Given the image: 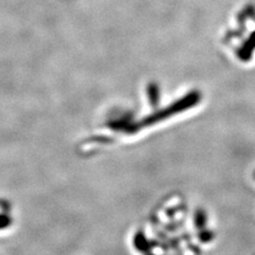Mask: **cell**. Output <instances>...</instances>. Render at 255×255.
Segmentation results:
<instances>
[{"label": "cell", "instance_id": "5b68a950", "mask_svg": "<svg viewBox=\"0 0 255 255\" xmlns=\"http://www.w3.org/2000/svg\"><path fill=\"white\" fill-rule=\"evenodd\" d=\"M147 94L151 107L156 108L159 103V99H161V90H159L158 84L150 82L147 87Z\"/></svg>", "mask_w": 255, "mask_h": 255}, {"label": "cell", "instance_id": "8992f818", "mask_svg": "<svg viewBox=\"0 0 255 255\" xmlns=\"http://www.w3.org/2000/svg\"><path fill=\"white\" fill-rule=\"evenodd\" d=\"M195 226L199 229V230H202L205 228L206 226V221H207V216H206V213L203 210H198L195 213Z\"/></svg>", "mask_w": 255, "mask_h": 255}, {"label": "cell", "instance_id": "277c9868", "mask_svg": "<svg viewBox=\"0 0 255 255\" xmlns=\"http://www.w3.org/2000/svg\"><path fill=\"white\" fill-rule=\"evenodd\" d=\"M133 245L135 247V249H137L138 251L145 253V254L149 253L151 248H152V247H151L150 242L147 239L146 235L143 234L142 232H137L136 234L134 235Z\"/></svg>", "mask_w": 255, "mask_h": 255}, {"label": "cell", "instance_id": "9c48e42d", "mask_svg": "<svg viewBox=\"0 0 255 255\" xmlns=\"http://www.w3.org/2000/svg\"><path fill=\"white\" fill-rule=\"evenodd\" d=\"M254 178H255V172H254Z\"/></svg>", "mask_w": 255, "mask_h": 255}, {"label": "cell", "instance_id": "7a4b0ae2", "mask_svg": "<svg viewBox=\"0 0 255 255\" xmlns=\"http://www.w3.org/2000/svg\"><path fill=\"white\" fill-rule=\"evenodd\" d=\"M108 126L112 130L128 134H133L139 130L138 123L133 121V116L130 113H125L121 116L110 119Z\"/></svg>", "mask_w": 255, "mask_h": 255}, {"label": "cell", "instance_id": "52a82bcc", "mask_svg": "<svg viewBox=\"0 0 255 255\" xmlns=\"http://www.w3.org/2000/svg\"><path fill=\"white\" fill-rule=\"evenodd\" d=\"M199 239H200V242H202V243H210L214 239V233L212 232V231L204 228V229L200 230V233H199Z\"/></svg>", "mask_w": 255, "mask_h": 255}, {"label": "cell", "instance_id": "ba28073f", "mask_svg": "<svg viewBox=\"0 0 255 255\" xmlns=\"http://www.w3.org/2000/svg\"><path fill=\"white\" fill-rule=\"evenodd\" d=\"M147 255H152V254H150V253H147Z\"/></svg>", "mask_w": 255, "mask_h": 255}, {"label": "cell", "instance_id": "3957f363", "mask_svg": "<svg viewBox=\"0 0 255 255\" xmlns=\"http://www.w3.org/2000/svg\"><path fill=\"white\" fill-rule=\"evenodd\" d=\"M255 49V31L247 39V42L242 46L241 49L238 50V57L242 61H249L252 57L253 51Z\"/></svg>", "mask_w": 255, "mask_h": 255}, {"label": "cell", "instance_id": "6da1fadb", "mask_svg": "<svg viewBox=\"0 0 255 255\" xmlns=\"http://www.w3.org/2000/svg\"><path fill=\"white\" fill-rule=\"evenodd\" d=\"M201 99H202V95L200 92L191 91V92L187 93L186 95L183 96V97H181L180 99L172 102L171 105H169L168 107L162 109L161 111L154 112V113L150 114L147 117L143 118L141 122L138 123L139 129H141V128H145V127L155 125L159 122L165 121V119H167V118L172 117L179 113H182V112H184L186 110L194 108L197 105H199V102L201 101Z\"/></svg>", "mask_w": 255, "mask_h": 255}]
</instances>
